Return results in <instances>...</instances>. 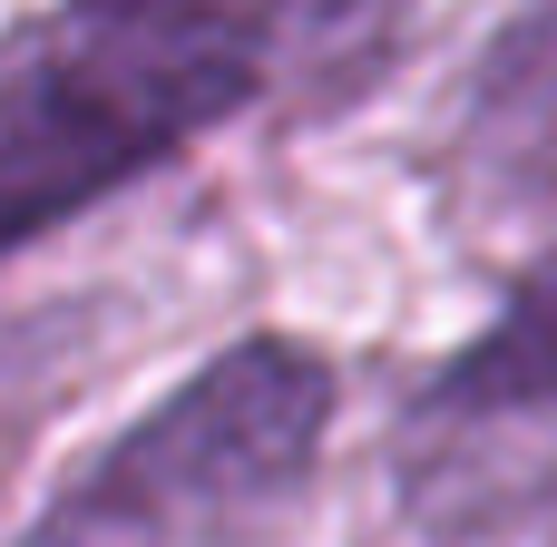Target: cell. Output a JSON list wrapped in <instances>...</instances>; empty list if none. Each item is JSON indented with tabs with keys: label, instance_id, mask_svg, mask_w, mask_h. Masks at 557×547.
Here are the masks:
<instances>
[{
	"label": "cell",
	"instance_id": "1",
	"mask_svg": "<svg viewBox=\"0 0 557 547\" xmlns=\"http://www.w3.org/2000/svg\"><path fill=\"white\" fill-rule=\"evenodd\" d=\"M401 20L411 0H59L0 78V235L39 245L255 98H343Z\"/></svg>",
	"mask_w": 557,
	"mask_h": 547
},
{
	"label": "cell",
	"instance_id": "2",
	"mask_svg": "<svg viewBox=\"0 0 557 547\" xmlns=\"http://www.w3.org/2000/svg\"><path fill=\"white\" fill-rule=\"evenodd\" d=\"M333 431L323 352L255 333L215 352L166 411H147L98 470L29 529V547H215L274 519Z\"/></svg>",
	"mask_w": 557,
	"mask_h": 547
},
{
	"label": "cell",
	"instance_id": "3",
	"mask_svg": "<svg viewBox=\"0 0 557 547\" xmlns=\"http://www.w3.org/2000/svg\"><path fill=\"white\" fill-rule=\"evenodd\" d=\"M401 499L441 547L557 538V264L411 401Z\"/></svg>",
	"mask_w": 557,
	"mask_h": 547
},
{
	"label": "cell",
	"instance_id": "4",
	"mask_svg": "<svg viewBox=\"0 0 557 547\" xmlns=\"http://www.w3.org/2000/svg\"><path fill=\"white\" fill-rule=\"evenodd\" d=\"M450 186L480 235H557V0L490 39L450 127Z\"/></svg>",
	"mask_w": 557,
	"mask_h": 547
}]
</instances>
